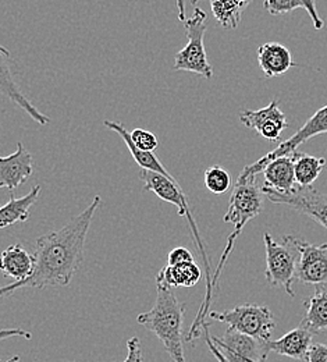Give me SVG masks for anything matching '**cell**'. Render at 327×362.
Listing matches in <instances>:
<instances>
[{
  "label": "cell",
  "mask_w": 327,
  "mask_h": 362,
  "mask_svg": "<svg viewBox=\"0 0 327 362\" xmlns=\"http://www.w3.org/2000/svg\"><path fill=\"white\" fill-rule=\"evenodd\" d=\"M184 314L186 304L177 300L173 287L156 279L155 305L150 311L137 317V322L162 341L173 362H187L184 356Z\"/></svg>",
  "instance_id": "7a4b0ae2"
},
{
  "label": "cell",
  "mask_w": 327,
  "mask_h": 362,
  "mask_svg": "<svg viewBox=\"0 0 327 362\" xmlns=\"http://www.w3.org/2000/svg\"><path fill=\"white\" fill-rule=\"evenodd\" d=\"M102 198L95 195L93 202L67 225L38 237L35 243V269L30 277L14 281L0 290L1 297H8L20 288L66 287L81 269L87 234Z\"/></svg>",
  "instance_id": "6da1fadb"
},
{
  "label": "cell",
  "mask_w": 327,
  "mask_h": 362,
  "mask_svg": "<svg viewBox=\"0 0 327 362\" xmlns=\"http://www.w3.org/2000/svg\"><path fill=\"white\" fill-rule=\"evenodd\" d=\"M208 14L196 7L192 17L186 21L188 44L174 56L173 69L177 71H188L199 74L208 80L213 77V67L208 60L205 49Z\"/></svg>",
  "instance_id": "5b68a950"
},
{
  "label": "cell",
  "mask_w": 327,
  "mask_h": 362,
  "mask_svg": "<svg viewBox=\"0 0 327 362\" xmlns=\"http://www.w3.org/2000/svg\"><path fill=\"white\" fill-rule=\"evenodd\" d=\"M198 1H199V0H191V3H192V4H196Z\"/></svg>",
  "instance_id": "d590c367"
},
{
  "label": "cell",
  "mask_w": 327,
  "mask_h": 362,
  "mask_svg": "<svg viewBox=\"0 0 327 362\" xmlns=\"http://www.w3.org/2000/svg\"><path fill=\"white\" fill-rule=\"evenodd\" d=\"M194 261H195V258H194L192 252L186 247L173 248L167 255V265H170V267H177L182 264L194 262Z\"/></svg>",
  "instance_id": "4316f807"
},
{
  "label": "cell",
  "mask_w": 327,
  "mask_h": 362,
  "mask_svg": "<svg viewBox=\"0 0 327 362\" xmlns=\"http://www.w3.org/2000/svg\"><path fill=\"white\" fill-rule=\"evenodd\" d=\"M263 191L259 188L256 177H252L244 182H235L233 192L229 201V211L223 218L225 223L234 225L233 233L229 235L220 261L213 273V287L219 286V277L225 269L229 257L233 251L234 244L244 227L252 219H255L263 209Z\"/></svg>",
  "instance_id": "3957f363"
},
{
  "label": "cell",
  "mask_w": 327,
  "mask_h": 362,
  "mask_svg": "<svg viewBox=\"0 0 327 362\" xmlns=\"http://www.w3.org/2000/svg\"><path fill=\"white\" fill-rule=\"evenodd\" d=\"M326 169H327V168H326Z\"/></svg>",
  "instance_id": "8d00e7d4"
},
{
  "label": "cell",
  "mask_w": 327,
  "mask_h": 362,
  "mask_svg": "<svg viewBox=\"0 0 327 362\" xmlns=\"http://www.w3.org/2000/svg\"><path fill=\"white\" fill-rule=\"evenodd\" d=\"M239 1H241V3H242V6L246 8V7L251 4V1H252V0H239Z\"/></svg>",
  "instance_id": "836d02e7"
},
{
  "label": "cell",
  "mask_w": 327,
  "mask_h": 362,
  "mask_svg": "<svg viewBox=\"0 0 327 362\" xmlns=\"http://www.w3.org/2000/svg\"><path fill=\"white\" fill-rule=\"evenodd\" d=\"M131 139L138 149L145 151V152H153L159 146L157 136L148 130H143V129H136L131 133Z\"/></svg>",
  "instance_id": "484cf974"
},
{
  "label": "cell",
  "mask_w": 327,
  "mask_h": 362,
  "mask_svg": "<svg viewBox=\"0 0 327 362\" xmlns=\"http://www.w3.org/2000/svg\"><path fill=\"white\" fill-rule=\"evenodd\" d=\"M262 191L270 202L285 205L304 214L327 230V194L318 191L312 185L302 187L298 184L288 192L276 191L265 185L262 187Z\"/></svg>",
  "instance_id": "ba28073f"
},
{
  "label": "cell",
  "mask_w": 327,
  "mask_h": 362,
  "mask_svg": "<svg viewBox=\"0 0 327 362\" xmlns=\"http://www.w3.org/2000/svg\"><path fill=\"white\" fill-rule=\"evenodd\" d=\"M0 268L4 276L16 281L25 280L35 269V255L21 244H13L3 251Z\"/></svg>",
  "instance_id": "2e32d148"
},
{
  "label": "cell",
  "mask_w": 327,
  "mask_h": 362,
  "mask_svg": "<svg viewBox=\"0 0 327 362\" xmlns=\"http://www.w3.org/2000/svg\"><path fill=\"white\" fill-rule=\"evenodd\" d=\"M215 346L230 362H265L270 350L268 341L227 329L223 337L212 336Z\"/></svg>",
  "instance_id": "9c48e42d"
},
{
  "label": "cell",
  "mask_w": 327,
  "mask_h": 362,
  "mask_svg": "<svg viewBox=\"0 0 327 362\" xmlns=\"http://www.w3.org/2000/svg\"><path fill=\"white\" fill-rule=\"evenodd\" d=\"M177 10H179V20L187 21V11H186V0H176Z\"/></svg>",
  "instance_id": "d6a6232c"
},
{
  "label": "cell",
  "mask_w": 327,
  "mask_h": 362,
  "mask_svg": "<svg viewBox=\"0 0 327 362\" xmlns=\"http://www.w3.org/2000/svg\"><path fill=\"white\" fill-rule=\"evenodd\" d=\"M41 194V185H35L27 195L23 198H16L13 194L10 201L0 208V227H6L27 222L30 219V209L37 202Z\"/></svg>",
  "instance_id": "ac0fdd59"
},
{
  "label": "cell",
  "mask_w": 327,
  "mask_h": 362,
  "mask_svg": "<svg viewBox=\"0 0 327 362\" xmlns=\"http://www.w3.org/2000/svg\"><path fill=\"white\" fill-rule=\"evenodd\" d=\"M20 361V357H13V358H10V360H7V361L3 362H18Z\"/></svg>",
  "instance_id": "e575fe53"
},
{
  "label": "cell",
  "mask_w": 327,
  "mask_h": 362,
  "mask_svg": "<svg viewBox=\"0 0 327 362\" xmlns=\"http://www.w3.org/2000/svg\"><path fill=\"white\" fill-rule=\"evenodd\" d=\"M213 17L226 30H235L246 10L239 0H210Z\"/></svg>",
  "instance_id": "603a6c76"
},
{
  "label": "cell",
  "mask_w": 327,
  "mask_h": 362,
  "mask_svg": "<svg viewBox=\"0 0 327 362\" xmlns=\"http://www.w3.org/2000/svg\"><path fill=\"white\" fill-rule=\"evenodd\" d=\"M239 122L270 142H280L281 133L288 129L287 117L281 112L278 100H272L268 106L258 110H242Z\"/></svg>",
  "instance_id": "30bf717a"
},
{
  "label": "cell",
  "mask_w": 327,
  "mask_h": 362,
  "mask_svg": "<svg viewBox=\"0 0 327 362\" xmlns=\"http://www.w3.org/2000/svg\"><path fill=\"white\" fill-rule=\"evenodd\" d=\"M265 187L281 192H288L295 188V160L294 153L280 156L272 160L263 170Z\"/></svg>",
  "instance_id": "e0dca14e"
},
{
  "label": "cell",
  "mask_w": 327,
  "mask_h": 362,
  "mask_svg": "<svg viewBox=\"0 0 327 362\" xmlns=\"http://www.w3.org/2000/svg\"><path fill=\"white\" fill-rule=\"evenodd\" d=\"M208 317L210 320L223 322L233 330L265 341L270 340L276 327V320L269 307L258 304L237 305L222 313L210 311Z\"/></svg>",
  "instance_id": "8992f818"
},
{
  "label": "cell",
  "mask_w": 327,
  "mask_h": 362,
  "mask_svg": "<svg viewBox=\"0 0 327 362\" xmlns=\"http://www.w3.org/2000/svg\"><path fill=\"white\" fill-rule=\"evenodd\" d=\"M307 362H327V346L322 343L312 344Z\"/></svg>",
  "instance_id": "4dcf8cb0"
},
{
  "label": "cell",
  "mask_w": 327,
  "mask_h": 362,
  "mask_svg": "<svg viewBox=\"0 0 327 362\" xmlns=\"http://www.w3.org/2000/svg\"><path fill=\"white\" fill-rule=\"evenodd\" d=\"M327 133V105L321 107L295 134L290 136L288 139L283 141L279 144L278 148L268 152L265 156H262L259 160L254 162L252 165H248L242 169L239 173L237 182H244L252 177H256L259 173H263L265 168L275 159L280 156L292 155L297 152L298 146L311 139L312 136H321Z\"/></svg>",
  "instance_id": "52a82bcc"
},
{
  "label": "cell",
  "mask_w": 327,
  "mask_h": 362,
  "mask_svg": "<svg viewBox=\"0 0 327 362\" xmlns=\"http://www.w3.org/2000/svg\"><path fill=\"white\" fill-rule=\"evenodd\" d=\"M201 329H202V333L205 334V341H206V346H208L209 351L212 353V356L218 360V362H230L220 353V350L215 346V343H213V340H212V336H210V333H209V322H208V320H205V322L202 323Z\"/></svg>",
  "instance_id": "f1b7e54d"
},
{
  "label": "cell",
  "mask_w": 327,
  "mask_h": 362,
  "mask_svg": "<svg viewBox=\"0 0 327 362\" xmlns=\"http://www.w3.org/2000/svg\"><path fill=\"white\" fill-rule=\"evenodd\" d=\"M13 336H21V337H25L28 340L32 339V334L30 332H27V330H23V329H4L0 333L1 340H6L7 337H13Z\"/></svg>",
  "instance_id": "1f68e13d"
},
{
  "label": "cell",
  "mask_w": 327,
  "mask_h": 362,
  "mask_svg": "<svg viewBox=\"0 0 327 362\" xmlns=\"http://www.w3.org/2000/svg\"><path fill=\"white\" fill-rule=\"evenodd\" d=\"M305 315L301 320L314 334L327 332V283L316 286L311 298L304 301Z\"/></svg>",
  "instance_id": "d6986e66"
},
{
  "label": "cell",
  "mask_w": 327,
  "mask_h": 362,
  "mask_svg": "<svg viewBox=\"0 0 327 362\" xmlns=\"http://www.w3.org/2000/svg\"><path fill=\"white\" fill-rule=\"evenodd\" d=\"M105 126L107 129H110L112 132L117 133L119 136L123 138L124 144L127 145L131 156L134 158V160L137 162V165L140 166L141 169L143 170H152V172H156V173H160L163 176H167L170 179H174L169 172L167 169L162 165V162L159 160V158L153 153V152H145V151H141L138 149L133 139H131V133L127 132V129L121 124V123H117V122H110V120H105Z\"/></svg>",
  "instance_id": "ffe728a7"
},
{
  "label": "cell",
  "mask_w": 327,
  "mask_h": 362,
  "mask_svg": "<svg viewBox=\"0 0 327 362\" xmlns=\"http://www.w3.org/2000/svg\"><path fill=\"white\" fill-rule=\"evenodd\" d=\"M127 358L123 362H143V354H142V347L138 337H131L127 341Z\"/></svg>",
  "instance_id": "83f0119b"
},
{
  "label": "cell",
  "mask_w": 327,
  "mask_h": 362,
  "mask_svg": "<svg viewBox=\"0 0 327 362\" xmlns=\"http://www.w3.org/2000/svg\"><path fill=\"white\" fill-rule=\"evenodd\" d=\"M203 274L196 262H187L177 267L166 265L163 269L156 274V279L163 280L169 286L174 287H194L202 280Z\"/></svg>",
  "instance_id": "44dd1931"
},
{
  "label": "cell",
  "mask_w": 327,
  "mask_h": 362,
  "mask_svg": "<svg viewBox=\"0 0 327 362\" xmlns=\"http://www.w3.org/2000/svg\"><path fill=\"white\" fill-rule=\"evenodd\" d=\"M301 1L304 4V8L308 11L309 17L312 18L315 30H322L325 23H323V20L321 18V16H319V13L316 10V1L315 0H301Z\"/></svg>",
  "instance_id": "f546056e"
},
{
  "label": "cell",
  "mask_w": 327,
  "mask_h": 362,
  "mask_svg": "<svg viewBox=\"0 0 327 362\" xmlns=\"http://www.w3.org/2000/svg\"><path fill=\"white\" fill-rule=\"evenodd\" d=\"M8 62H10V53L4 46H1L0 47V88L3 95H6L11 102H14L20 109H23L38 124L47 126L50 123V119L44 113H41L17 87V83L13 78V73L10 70Z\"/></svg>",
  "instance_id": "4fadbf2b"
},
{
  "label": "cell",
  "mask_w": 327,
  "mask_h": 362,
  "mask_svg": "<svg viewBox=\"0 0 327 362\" xmlns=\"http://www.w3.org/2000/svg\"><path fill=\"white\" fill-rule=\"evenodd\" d=\"M299 251L297 280L314 286L327 283V244L315 245L299 238Z\"/></svg>",
  "instance_id": "8fae6325"
},
{
  "label": "cell",
  "mask_w": 327,
  "mask_h": 362,
  "mask_svg": "<svg viewBox=\"0 0 327 362\" xmlns=\"http://www.w3.org/2000/svg\"><path fill=\"white\" fill-rule=\"evenodd\" d=\"M203 179L206 188L215 195H223L232 187L230 173L218 165L209 166L203 173Z\"/></svg>",
  "instance_id": "cb8c5ba5"
},
{
  "label": "cell",
  "mask_w": 327,
  "mask_h": 362,
  "mask_svg": "<svg viewBox=\"0 0 327 362\" xmlns=\"http://www.w3.org/2000/svg\"><path fill=\"white\" fill-rule=\"evenodd\" d=\"M294 160H295V180L298 185H302V187L312 185L326 166L325 158H316L298 151L294 152Z\"/></svg>",
  "instance_id": "7402d4cb"
},
{
  "label": "cell",
  "mask_w": 327,
  "mask_h": 362,
  "mask_svg": "<svg viewBox=\"0 0 327 362\" xmlns=\"http://www.w3.org/2000/svg\"><path fill=\"white\" fill-rule=\"evenodd\" d=\"M314 333L302 322L278 340H269L268 347L279 356L290 357L299 361H307L312 347Z\"/></svg>",
  "instance_id": "5bb4252c"
},
{
  "label": "cell",
  "mask_w": 327,
  "mask_h": 362,
  "mask_svg": "<svg viewBox=\"0 0 327 362\" xmlns=\"http://www.w3.org/2000/svg\"><path fill=\"white\" fill-rule=\"evenodd\" d=\"M266 248V280L272 287H281L290 297H295L292 288L301 258L299 237L284 235L276 241L269 233L263 235Z\"/></svg>",
  "instance_id": "277c9868"
},
{
  "label": "cell",
  "mask_w": 327,
  "mask_h": 362,
  "mask_svg": "<svg viewBox=\"0 0 327 362\" xmlns=\"http://www.w3.org/2000/svg\"><path fill=\"white\" fill-rule=\"evenodd\" d=\"M258 63L266 78L279 77L295 66L288 47L279 42H266L258 49Z\"/></svg>",
  "instance_id": "9a60e30c"
},
{
  "label": "cell",
  "mask_w": 327,
  "mask_h": 362,
  "mask_svg": "<svg viewBox=\"0 0 327 362\" xmlns=\"http://www.w3.org/2000/svg\"><path fill=\"white\" fill-rule=\"evenodd\" d=\"M34 172V160L23 142L17 144V151L0 159V187L10 191L28 180Z\"/></svg>",
  "instance_id": "7c38bea8"
},
{
  "label": "cell",
  "mask_w": 327,
  "mask_h": 362,
  "mask_svg": "<svg viewBox=\"0 0 327 362\" xmlns=\"http://www.w3.org/2000/svg\"><path fill=\"white\" fill-rule=\"evenodd\" d=\"M265 10L272 16H280L297 8H304L301 0H263Z\"/></svg>",
  "instance_id": "d4e9b609"
}]
</instances>
